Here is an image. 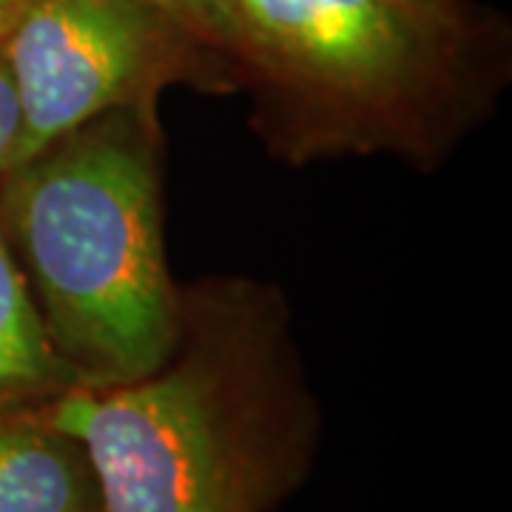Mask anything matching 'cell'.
I'll list each match as a JSON object with an SVG mask.
<instances>
[{"instance_id": "2", "label": "cell", "mask_w": 512, "mask_h": 512, "mask_svg": "<svg viewBox=\"0 0 512 512\" xmlns=\"http://www.w3.org/2000/svg\"><path fill=\"white\" fill-rule=\"evenodd\" d=\"M43 419L83 447L103 512H262L288 481L265 421L191 370L69 390Z\"/></svg>"}, {"instance_id": "3", "label": "cell", "mask_w": 512, "mask_h": 512, "mask_svg": "<svg viewBox=\"0 0 512 512\" xmlns=\"http://www.w3.org/2000/svg\"><path fill=\"white\" fill-rule=\"evenodd\" d=\"M242 55L293 86L393 103L439 83L467 32L447 0H231Z\"/></svg>"}, {"instance_id": "5", "label": "cell", "mask_w": 512, "mask_h": 512, "mask_svg": "<svg viewBox=\"0 0 512 512\" xmlns=\"http://www.w3.org/2000/svg\"><path fill=\"white\" fill-rule=\"evenodd\" d=\"M0 512H103L83 447L43 416L0 410Z\"/></svg>"}, {"instance_id": "1", "label": "cell", "mask_w": 512, "mask_h": 512, "mask_svg": "<svg viewBox=\"0 0 512 512\" xmlns=\"http://www.w3.org/2000/svg\"><path fill=\"white\" fill-rule=\"evenodd\" d=\"M3 220L52 345L86 387L163 367L174 299L146 148L109 131L72 134L9 174Z\"/></svg>"}, {"instance_id": "4", "label": "cell", "mask_w": 512, "mask_h": 512, "mask_svg": "<svg viewBox=\"0 0 512 512\" xmlns=\"http://www.w3.org/2000/svg\"><path fill=\"white\" fill-rule=\"evenodd\" d=\"M180 37L140 0H23L0 40L23 111L15 168L131 97Z\"/></svg>"}, {"instance_id": "9", "label": "cell", "mask_w": 512, "mask_h": 512, "mask_svg": "<svg viewBox=\"0 0 512 512\" xmlns=\"http://www.w3.org/2000/svg\"><path fill=\"white\" fill-rule=\"evenodd\" d=\"M20 9H23V0H0V40L9 35L12 23L18 20Z\"/></svg>"}, {"instance_id": "8", "label": "cell", "mask_w": 512, "mask_h": 512, "mask_svg": "<svg viewBox=\"0 0 512 512\" xmlns=\"http://www.w3.org/2000/svg\"><path fill=\"white\" fill-rule=\"evenodd\" d=\"M20 137H23V111H20L9 63H6L3 49H0V177L15 171Z\"/></svg>"}, {"instance_id": "7", "label": "cell", "mask_w": 512, "mask_h": 512, "mask_svg": "<svg viewBox=\"0 0 512 512\" xmlns=\"http://www.w3.org/2000/svg\"><path fill=\"white\" fill-rule=\"evenodd\" d=\"M157 18L171 23L180 35L200 37L242 55L231 0H140Z\"/></svg>"}, {"instance_id": "6", "label": "cell", "mask_w": 512, "mask_h": 512, "mask_svg": "<svg viewBox=\"0 0 512 512\" xmlns=\"http://www.w3.org/2000/svg\"><path fill=\"white\" fill-rule=\"evenodd\" d=\"M72 376L57 356L32 285L0 225V404L52 390Z\"/></svg>"}]
</instances>
